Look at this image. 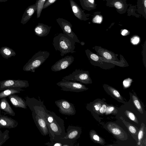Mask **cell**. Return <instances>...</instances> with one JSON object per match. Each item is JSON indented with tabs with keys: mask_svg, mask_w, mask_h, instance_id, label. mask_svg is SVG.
Listing matches in <instances>:
<instances>
[{
	"mask_svg": "<svg viewBox=\"0 0 146 146\" xmlns=\"http://www.w3.org/2000/svg\"><path fill=\"white\" fill-rule=\"evenodd\" d=\"M24 90L20 88L13 87L7 88L0 92V99L6 97L12 94L20 93Z\"/></svg>",
	"mask_w": 146,
	"mask_h": 146,
	"instance_id": "obj_21",
	"label": "cell"
},
{
	"mask_svg": "<svg viewBox=\"0 0 146 146\" xmlns=\"http://www.w3.org/2000/svg\"><path fill=\"white\" fill-rule=\"evenodd\" d=\"M132 97L133 102L137 109L141 113L143 114L142 107L137 98L133 94L132 95Z\"/></svg>",
	"mask_w": 146,
	"mask_h": 146,
	"instance_id": "obj_29",
	"label": "cell"
},
{
	"mask_svg": "<svg viewBox=\"0 0 146 146\" xmlns=\"http://www.w3.org/2000/svg\"><path fill=\"white\" fill-rule=\"evenodd\" d=\"M93 108L94 110V111L96 112L99 111L100 108L102 106L101 103L96 102L93 105Z\"/></svg>",
	"mask_w": 146,
	"mask_h": 146,
	"instance_id": "obj_34",
	"label": "cell"
},
{
	"mask_svg": "<svg viewBox=\"0 0 146 146\" xmlns=\"http://www.w3.org/2000/svg\"><path fill=\"white\" fill-rule=\"evenodd\" d=\"M9 0H0V2H5Z\"/></svg>",
	"mask_w": 146,
	"mask_h": 146,
	"instance_id": "obj_42",
	"label": "cell"
},
{
	"mask_svg": "<svg viewBox=\"0 0 146 146\" xmlns=\"http://www.w3.org/2000/svg\"><path fill=\"white\" fill-rule=\"evenodd\" d=\"M108 91L110 92L112 96H114L115 98H116L118 100L121 101L122 103H125L124 101L123 98L120 94L119 92L116 89L113 88L111 87H108Z\"/></svg>",
	"mask_w": 146,
	"mask_h": 146,
	"instance_id": "obj_25",
	"label": "cell"
},
{
	"mask_svg": "<svg viewBox=\"0 0 146 146\" xmlns=\"http://www.w3.org/2000/svg\"><path fill=\"white\" fill-rule=\"evenodd\" d=\"M29 86L27 80L7 79L0 81V91L10 88H26Z\"/></svg>",
	"mask_w": 146,
	"mask_h": 146,
	"instance_id": "obj_8",
	"label": "cell"
},
{
	"mask_svg": "<svg viewBox=\"0 0 146 146\" xmlns=\"http://www.w3.org/2000/svg\"><path fill=\"white\" fill-rule=\"evenodd\" d=\"M125 114L131 120L136 123H138L137 118L134 114L131 111L126 110L125 111Z\"/></svg>",
	"mask_w": 146,
	"mask_h": 146,
	"instance_id": "obj_30",
	"label": "cell"
},
{
	"mask_svg": "<svg viewBox=\"0 0 146 146\" xmlns=\"http://www.w3.org/2000/svg\"><path fill=\"white\" fill-rule=\"evenodd\" d=\"M102 17L99 15H96L93 19V21L94 22L97 23H100L102 21Z\"/></svg>",
	"mask_w": 146,
	"mask_h": 146,
	"instance_id": "obj_35",
	"label": "cell"
},
{
	"mask_svg": "<svg viewBox=\"0 0 146 146\" xmlns=\"http://www.w3.org/2000/svg\"><path fill=\"white\" fill-rule=\"evenodd\" d=\"M27 106L33 112L37 114L44 118L47 109L43 104V102L38 100L34 98L25 97Z\"/></svg>",
	"mask_w": 146,
	"mask_h": 146,
	"instance_id": "obj_5",
	"label": "cell"
},
{
	"mask_svg": "<svg viewBox=\"0 0 146 146\" xmlns=\"http://www.w3.org/2000/svg\"><path fill=\"white\" fill-rule=\"evenodd\" d=\"M61 88V90L65 91L80 92L88 89L86 86L76 82L67 80L62 79L61 81L56 84Z\"/></svg>",
	"mask_w": 146,
	"mask_h": 146,
	"instance_id": "obj_4",
	"label": "cell"
},
{
	"mask_svg": "<svg viewBox=\"0 0 146 146\" xmlns=\"http://www.w3.org/2000/svg\"><path fill=\"white\" fill-rule=\"evenodd\" d=\"M57 0H46L43 7V9L48 7L54 3Z\"/></svg>",
	"mask_w": 146,
	"mask_h": 146,
	"instance_id": "obj_32",
	"label": "cell"
},
{
	"mask_svg": "<svg viewBox=\"0 0 146 146\" xmlns=\"http://www.w3.org/2000/svg\"><path fill=\"white\" fill-rule=\"evenodd\" d=\"M51 28V26L42 23H38L35 27L34 31L35 34L37 36L44 37L49 34Z\"/></svg>",
	"mask_w": 146,
	"mask_h": 146,
	"instance_id": "obj_18",
	"label": "cell"
},
{
	"mask_svg": "<svg viewBox=\"0 0 146 146\" xmlns=\"http://www.w3.org/2000/svg\"><path fill=\"white\" fill-rule=\"evenodd\" d=\"M88 1L91 3H93L94 2V0H88Z\"/></svg>",
	"mask_w": 146,
	"mask_h": 146,
	"instance_id": "obj_43",
	"label": "cell"
},
{
	"mask_svg": "<svg viewBox=\"0 0 146 146\" xmlns=\"http://www.w3.org/2000/svg\"><path fill=\"white\" fill-rule=\"evenodd\" d=\"M18 122L11 117L7 116L0 115V128H14L18 125Z\"/></svg>",
	"mask_w": 146,
	"mask_h": 146,
	"instance_id": "obj_15",
	"label": "cell"
},
{
	"mask_svg": "<svg viewBox=\"0 0 146 146\" xmlns=\"http://www.w3.org/2000/svg\"><path fill=\"white\" fill-rule=\"evenodd\" d=\"M81 133L80 127L69 125L66 129L65 135L62 138L71 141H76L80 137Z\"/></svg>",
	"mask_w": 146,
	"mask_h": 146,
	"instance_id": "obj_13",
	"label": "cell"
},
{
	"mask_svg": "<svg viewBox=\"0 0 146 146\" xmlns=\"http://www.w3.org/2000/svg\"><path fill=\"white\" fill-rule=\"evenodd\" d=\"M119 118L125 125L133 138L136 140L137 141L138 134L139 129L128 122L125 121L122 117H120Z\"/></svg>",
	"mask_w": 146,
	"mask_h": 146,
	"instance_id": "obj_22",
	"label": "cell"
},
{
	"mask_svg": "<svg viewBox=\"0 0 146 146\" xmlns=\"http://www.w3.org/2000/svg\"><path fill=\"white\" fill-rule=\"evenodd\" d=\"M74 58L72 55L67 56L57 61L51 67L52 71L57 72L69 67L73 62Z\"/></svg>",
	"mask_w": 146,
	"mask_h": 146,
	"instance_id": "obj_10",
	"label": "cell"
},
{
	"mask_svg": "<svg viewBox=\"0 0 146 146\" xmlns=\"http://www.w3.org/2000/svg\"><path fill=\"white\" fill-rule=\"evenodd\" d=\"M46 1V0H37L36 1L37 2L36 11L37 18L40 17L42 10L43 9L44 5Z\"/></svg>",
	"mask_w": 146,
	"mask_h": 146,
	"instance_id": "obj_28",
	"label": "cell"
},
{
	"mask_svg": "<svg viewBox=\"0 0 146 146\" xmlns=\"http://www.w3.org/2000/svg\"><path fill=\"white\" fill-rule=\"evenodd\" d=\"M75 42L71 37L64 33L55 36L52 42L55 49L60 52L61 56L70 53L75 52Z\"/></svg>",
	"mask_w": 146,
	"mask_h": 146,
	"instance_id": "obj_1",
	"label": "cell"
},
{
	"mask_svg": "<svg viewBox=\"0 0 146 146\" xmlns=\"http://www.w3.org/2000/svg\"><path fill=\"white\" fill-rule=\"evenodd\" d=\"M145 125L144 123H142L137 135L138 142L137 144L139 145H140L142 142L143 138L145 133Z\"/></svg>",
	"mask_w": 146,
	"mask_h": 146,
	"instance_id": "obj_26",
	"label": "cell"
},
{
	"mask_svg": "<svg viewBox=\"0 0 146 146\" xmlns=\"http://www.w3.org/2000/svg\"><path fill=\"white\" fill-rule=\"evenodd\" d=\"M0 110L3 111L5 115L8 114L13 116H14L15 115V112L7 101L6 97L1 99Z\"/></svg>",
	"mask_w": 146,
	"mask_h": 146,
	"instance_id": "obj_19",
	"label": "cell"
},
{
	"mask_svg": "<svg viewBox=\"0 0 146 146\" xmlns=\"http://www.w3.org/2000/svg\"><path fill=\"white\" fill-rule=\"evenodd\" d=\"M132 80L130 78H127L124 80L123 82L124 86L127 88L129 87L130 85Z\"/></svg>",
	"mask_w": 146,
	"mask_h": 146,
	"instance_id": "obj_33",
	"label": "cell"
},
{
	"mask_svg": "<svg viewBox=\"0 0 146 146\" xmlns=\"http://www.w3.org/2000/svg\"><path fill=\"white\" fill-rule=\"evenodd\" d=\"M71 7L74 16L80 20L84 19L83 12L78 4L73 0H70Z\"/></svg>",
	"mask_w": 146,
	"mask_h": 146,
	"instance_id": "obj_20",
	"label": "cell"
},
{
	"mask_svg": "<svg viewBox=\"0 0 146 146\" xmlns=\"http://www.w3.org/2000/svg\"><path fill=\"white\" fill-rule=\"evenodd\" d=\"M114 5L116 8L119 9L121 8L122 5L120 2H116L114 4Z\"/></svg>",
	"mask_w": 146,
	"mask_h": 146,
	"instance_id": "obj_40",
	"label": "cell"
},
{
	"mask_svg": "<svg viewBox=\"0 0 146 146\" xmlns=\"http://www.w3.org/2000/svg\"><path fill=\"white\" fill-rule=\"evenodd\" d=\"M1 115V110H0V115Z\"/></svg>",
	"mask_w": 146,
	"mask_h": 146,
	"instance_id": "obj_45",
	"label": "cell"
},
{
	"mask_svg": "<svg viewBox=\"0 0 146 146\" xmlns=\"http://www.w3.org/2000/svg\"><path fill=\"white\" fill-rule=\"evenodd\" d=\"M55 103L59 108V111L62 114L68 115H75L76 111L74 105L68 101L61 99L56 101Z\"/></svg>",
	"mask_w": 146,
	"mask_h": 146,
	"instance_id": "obj_7",
	"label": "cell"
},
{
	"mask_svg": "<svg viewBox=\"0 0 146 146\" xmlns=\"http://www.w3.org/2000/svg\"><path fill=\"white\" fill-rule=\"evenodd\" d=\"M103 56L106 59L110 60L112 58V56L110 53L107 52H105L103 53Z\"/></svg>",
	"mask_w": 146,
	"mask_h": 146,
	"instance_id": "obj_38",
	"label": "cell"
},
{
	"mask_svg": "<svg viewBox=\"0 0 146 146\" xmlns=\"http://www.w3.org/2000/svg\"><path fill=\"white\" fill-rule=\"evenodd\" d=\"M32 115L36 126L41 134L46 136L49 133V130L44 118L38 114L32 112Z\"/></svg>",
	"mask_w": 146,
	"mask_h": 146,
	"instance_id": "obj_12",
	"label": "cell"
},
{
	"mask_svg": "<svg viewBox=\"0 0 146 146\" xmlns=\"http://www.w3.org/2000/svg\"><path fill=\"white\" fill-rule=\"evenodd\" d=\"M54 119L51 123L47 124L49 130L50 137L62 138L66 134L64 121L54 113Z\"/></svg>",
	"mask_w": 146,
	"mask_h": 146,
	"instance_id": "obj_3",
	"label": "cell"
},
{
	"mask_svg": "<svg viewBox=\"0 0 146 146\" xmlns=\"http://www.w3.org/2000/svg\"><path fill=\"white\" fill-rule=\"evenodd\" d=\"M56 21L63 31V33L71 37L75 42L82 44L78 39L76 35L72 31V25L67 20L63 18H58L56 20Z\"/></svg>",
	"mask_w": 146,
	"mask_h": 146,
	"instance_id": "obj_9",
	"label": "cell"
},
{
	"mask_svg": "<svg viewBox=\"0 0 146 146\" xmlns=\"http://www.w3.org/2000/svg\"><path fill=\"white\" fill-rule=\"evenodd\" d=\"M116 111V110L114 107L109 106L107 107L105 112L106 114H108L111 113H115V112L117 113Z\"/></svg>",
	"mask_w": 146,
	"mask_h": 146,
	"instance_id": "obj_31",
	"label": "cell"
},
{
	"mask_svg": "<svg viewBox=\"0 0 146 146\" xmlns=\"http://www.w3.org/2000/svg\"><path fill=\"white\" fill-rule=\"evenodd\" d=\"M144 4V6H145V7H146V0H145Z\"/></svg>",
	"mask_w": 146,
	"mask_h": 146,
	"instance_id": "obj_44",
	"label": "cell"
},
{
	"mask_svg": "<svg viewBox=\"0 0 146 146\" xmlns=\"http://www.w3.org/2000/svg\"><path fill=\"white\" fill-rule=\"evenodd\" d=\"M62 79L67 80L79 82L86 84L90 83V79L88 73L78 69H76L71 74L63 77Z\"/></svg>",
	"mask_w": 146,
	"mask_h": 146,
	"instance_id": "obj_6",
	"label": "cell"
},
{
	"mask_svg": "<svg viewBox=\"0 0 146 146\" xmlns=\"http://www.w3.org/2000/svg\"><path fill=\"white\" fill-rule=\"evenodd\" d=\"M50 52L46 51H39L34 54L23 66V70L26 72H34L48 58Z\"/></svg>",
	"mask_w": 146,
	"mask_h": 146,
	"instance_id": "obj_2",
	"label": "cell"
},
{
	"mask_svg": "<svg viewBox=\"0 0 146 146\" xmlns=\"http://www.w3.org/2000/svg\"><path fill=\"white\" fill-rule=\"evenodd\" d=\"M50 141L45 144L48 146H74L77 145L75 141H71L61 138L50 137Z\"/></svg>",
	"mask_w": 146,
	"mask_h": 146,
	"instance_id": "obj_14",
	"label": "cell"
},
{
	"mask_svg": "<svg viewBox=\"0 0 146 146\" xmlns=\"http://www.w3.org/2000/svg\"><path fill=\"white\" fill-rule=\"evenodd\" d=\"M0 54L4 58L8 59L12 56H15V52L12 48L7 46H3L0 48Z\"/></svg>",
	"mask_w": 146,
	"mask_h": 146,
	"instance_id": "obj_23",
	"label": "cell"
},
{
	"mask_svg": "<svg viewBox=\"0 0 146 146\" xmlns=\"http://www.w3.org/2000/svg\"><path fill=\"white\" fill-rule=\"evenodd\" d=\"M9 131L6 130L3 132L0 130V146L3 145L9 138Z\"/></svg>",
	"mask_w": 146,
	"mask_h": 146,
	"instance_id": "obj_27",
	"label": "cell"
},
{
	"mask_svg": "<svg viewBox=\"0 0 146 146\" xmlns=\"http://www.w3.org/2000/svg\"><path fill=\"white\" fill-rule=\"evenodd\" d=\"M107 107V106L106 104H102L99 110L101 114L104 113L106 111Z\"/></svg>",
	"mask_w": 146,
	"mask_h": 146,
	"instance_id": "obj_36",
	"label": "cell"
},
{
	"mask_svg": "<svg viewBox=\"0 0 146 146\" xmlns=\"http://www.w3.org/2000/svg\"><path fill=\"white\" fill-rule=\"evenodd\" d=\"M128 31L126 29H124L121 32V35L123 36L126 35Z\"/></svg>",
	"mask_w": 146,
	"mask_h": 146,
	"instance_id": "obj_41",
	"label": "cell"
},
{
	"mask_svg": "<svg viewBox=\"0 0 146 146\" xmlns=\"http://www.w3.org/2000/svg\"><path fill=\"white\" fill-rule=\"evenodd\" d=\"M90 57L91 59L94 61H98L99 59L98 56L94 54H91L90 55Z\"/></svg>",
	"mask_w": 146,
	"mask_h": 146,
	"instance_id": "obj_39",
	"label": "cell"
},
{
	"mask_svg": "<svg viewBox=\"0 0 146 146\" xmlns=\"http://www.w3.org/2000/svg\"><path fill=\"white\" fill-rule=\"evenodd\" d=\"M13 106L15 108H19L27 109V105L25 101L19 96L15 94L8 96Z\"/></svg>",
	"mask_w": 146,
	"mask_h": 146,
	"instance_id": "obj_17",
	"label": "cell"
},
{
	"mask_svg": "<svg viewBox=\"0 0 146 146\" xmlns=\"http://www.w3.org/2000/svg\"><path fill=\"white\" fill-rule=\"evenodd\" d=\"M90 136L91 139L95 143L102 145H104L105 144L104 140L94 130L90 131Z\"/></svg>",
	"mask_w": 146,
	"mask_h": 146,
	"instance_id": "obj_24",
	"label": "cell"
},
{
	"mask_svg": "<svg viewBox=\"0 0 146 146\" xmlns=\"http://www.w3.org/2000/svg\"><path fill=\"white\" fill-rule=\"evenodd\" d=\"M108 130L118 139L122 141L127 139V135L119 126L112 122H110L106 126Z\"/></svg>",
	"mask_w": 146,
	"mask_h": 146,
	"instance_id": "obj_11",
	"label": "cell"
},
{
	"mask_svg": "<svg viewBox=\"0 0 146 146\" xmlns=\"http://www.w3.org/2000/svg\"><path fill=\"white\" fill-rule=\"evenodd\" d=\"M139 41V38L137 36L133 37L131 39L132 43L134 44H137L138 43Z\"/></svg>",
	"mask_w": 146,
	"mask_h": 146,
	"instance_id": "obj_37",
	"label": "cell"
},
{
	"mask_svg": "<svg viewBox=\"0 0 146 146\" xmlns=\"http://www.w3.org/2000/svg\"><path fill=\"white\" fill-rule=\"evenodd\" d=\"M37 2L28 7L25 10L22 17L21 23L23 25L26 23L31 18L36 11Z\"/></svg>",
	"mask_w": 146,
	"mask_h": 146,
	"instance_id": "obj_16",
	"label": "cell"
}]
</instances>
